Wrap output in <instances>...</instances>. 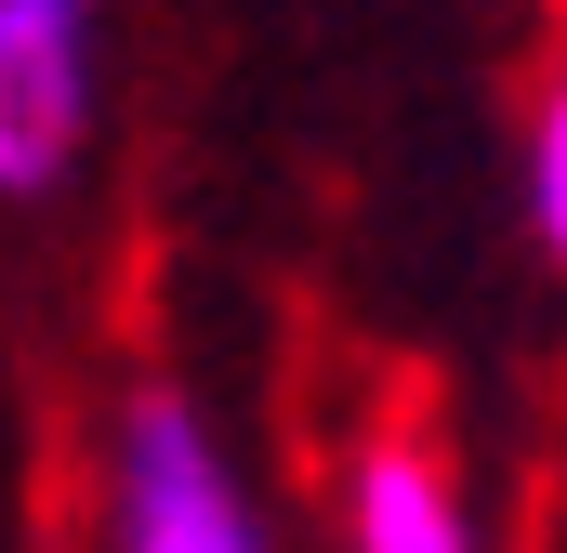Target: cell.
<instances>
[{"label": "cell", "instance_id": "obj_3", "mask_svg": "<svg viewBox=\"0 0 567 553\" xmlns=\"http://www.w3.org/2000/svg\"><path fill=\"white\" fill-rule=\"evenodd\" d=\"M343 553H488L462 461L435 448L423 421H370L343 461Z\"/></svg>", "mask_w": 567, "mask_h": 553}, {"label": "cell", "instance_id": "obj_1", "mask_svg": "<svg viewBox=\"0 0 567 553\" xmlns=\"http://www.w3.org/2000/svg\"><path fill=\"white\" fill-rule=\"evenodd\" d=\"M93 528L106 553H290L265 488L225 461V435L198 396L172 383H133L106 435H93Z\"/></svg>", "mask_w": 567, "mask_h": 553}, {"label": "cell", "instance_id": "obj_4", "mask_svg": "<svg viewBox=\"0 0 567 553\" xmlns=\"http://www.w3.org/2000/svg\"><path fill=\"white\" fill-rule=\"evenodd\" d=\"M528 225H542V251L567 276V53L542 66V93H528Z\"/></svg>", "mask_w": 567, "mask_h": 553}, {"label": "cell", "instance_id": "obj_2", "mask_svg": "<svg viewBox=\"0 0 567 553\" xmlns=\"http://www.w3.org/2000/svg\"><path fill=\"white\" fill-rule=\"evenodd\" d=\"M106 27L93 0H0V198H53L93 145Z\"/></svg>", "mask_w": 567, "mask_h": 553}]
</instances>
